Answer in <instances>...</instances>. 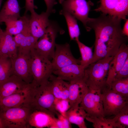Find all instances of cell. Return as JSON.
Wrapping results in <instances>:
<instances>
[{
    "mask_svg": "<svg viewBox=\"0 0 128 128\" xmlns=\"http://www.w3.org/2000/svg\"><path fill=\"white\" fill-rule=\"evenodd\" d=\"M116 115L113 118L108 119L102 116L96 117L87 115L85 119L92 123L94 128H117L115 122Z\"/></svg>",
    "mask_w": 128,
    "mask_h": 128,
    "instance_id": "obj_27",
    "label": "cell"
},
{
    "mask_svg": "<svg viewBox=\"0 0 128 128\" xmlns=\"http://www.w3.org/2000/svg\"><path fill=\"white\" fill-rule=\"evenodd\" d=\"M18 50L14 37L3 31L0 26V57L14 59L17 55Z\"/></svg>",
    "mask_w": 128,
    "mask_h": 128,
    "instance_id": "obj_20",
    "label": "cell"
},
{
    "mask_svg": "<svg viewBox=\"0 0 128 128\" xmlns=\"http://www.w3.org/2000/svg\"><path fill=\"white\" fill-rule=\"evenodd\" d=\"M0 128H3V127L0 119Z\"/></svg>",
    "mask_w": 128,
    "mask_h": 128,
    "instance_id": "obj_38",
    "label": "cell"
},
{
    "mask_svg": "<svg viewBox=\"0 0 128 128\" xmlns=\"http://www.w3.org/2000/svg\"><path fill=\"white\" fill-rule=\"evenodd\" d=\"M11 59L0 57V83L6 80L11 75Z\"/></svg>",
    "mask_w": 128,
    "mask_h": 128,
    "instance_id": "obj_30",
    "label": "cell"
},
{
    "mask_svg": "<svg viewBox=\"0 0 128 128\" xmlns=\"http://www.w3.org/2000/svg\"><path fill=\"white\" fill-rule=\"evenodd\" d=\"M110 88L123 96L128 98V77L114 78L111 83Z\"/></svg>",
    "mask_w": 128,
    "mask_h": 128,
    "instance_id": "obj_29",
    "label": "cell"
},
{
    "mask_svg": "<svg viewBox=\"0 0 128 128\" xmlns=\"http://www.w3.org/2000/svg\"><path fill=\"white\" fill-rule=\"evenodd\" d=\"M113 57L109 56L101 59L85 69L83 78L89 88L101 91L109 87L106 82V76L109 64Z\"/></svg>",
    "mask_w": 128,
    "mask_h": 128,
    "instance_id": "obj_2",
    "label": "cell"
},
{
    "mask_svg": "<svg viewBox=\"0 0 128 128\" xmlns=\"http://www.w3.org/2000/svg\"><path fill=\"white\" fill-rule=\"evenodd\" d=\"M60 29L56 22L50 20L43 35L36 43L34 49L40 55L50 60L52 59L55 48V40Z\"/></svg>",
    "mask_w": 128,
    "mask_h": 128,
    "instance_id": "obj_6",
    "label": "cell"
},
{
    "mask_svg": "<svg viewBox=\"0 0 128 128\" xmlns=\"http://www.w3.org/2000/svg\"><path fill=\"white\" fill-rule=\"evenodd\" d=\"M30 68L33 82L37 86L47 81L54 71L51 61L34 49L30 52Z\"/></svg>",
    "mask_w": 128,
    "mask_h": 128,
    "instance_id": "obj_4",
    "label": "cell"
},
{
    "mask_svg": "<svg viewBox=\"0 0 128 128\" xmlns=\"http://www.w3.org/2000/svg\"><path fill=\"white\" fill-rule=\"evenodd\" d=\"M49 80L55 98L68 100L69 83L52 74Z\"/></svg>",
    "mask_w": 128,
    "mask_h": 128,
    "instance_id": "obj_22",
    "label": "cell"
},
{
    "mask_svg": "<svg viewBox=\"0 0 128 128\" xmlns=\"http://www.w3.org/2000/svg\"><path fill=\"white\" fill-rule=\"evenodd\" d=\"M35 86L32 82L22 91L2 98L0 100V109L21 107L30 108Z\"/></svg>",
    "mask_w": 128,
    "mask_h": 128,
    "instance_id": "obj_11",
    "label": "cell"
},
{
    "mask_svg": "<svg viewBox=\"0 0 128 128\" xmlns=\"http://www.w3.org/2000/svg\"><path fill=\"white\" fill-rule=\"evenodd\" d=\"M46 6V12L50 14L54 13L55 10L53 9L54 6L57 4L56 0H44Z\"/></svg>",
    "mask_w": 128,
    "mask_h": 128,
    "instance_id": "obj_35",
    "label": "cell"
},
{
    "mask_svg": "<svg viewBox=\"0 0 128 128\" xmlns=\"http://www.w3.org/2000/svg\"><path fill=\"white\" fill-rule=\"evenodd\" d=\"M128 57V46L126 43H123L109 64L106 82L110 88L112 82Z\"/></svg>",
    "mask_w": 128,
    "mask_h": 128,
    "instance_id": "obj_15",
    "label": "cell"
},
{
    "mask_svg": "<svg viewBox=\"0 0 128 128\" xmlns=\"http://www.w3.org/2000/svg\"><path fill=\"white\" fill-rule=\"evenodd\" d=\"M99 6L94 10L126 20L128 14V0H100Z\"/></svg>",
    "mask_w": 128,
    "mask_h": 128,
    "instance_id": "obj_12",
    "label": "cell"
},
{
    "mask_svg": "<svg viewBox=\"0 0 128 128\" xmlns=\"http://www.w3.org/2000/svg\"><path fill=\"white\" fill-rule=\"evenodd\" d=\"M116 115L117 118L115 123L117 128H128V105L123 107Z\"/></svg>",
    "mask_w": 128,
    "mask_h": 128,
    "instance_id": "obj_31",
    "label": "cell"
},
{
    "mask_svg": "<svg viewBox=\"0 0 128 128\" xmlns=\"http://www.w3.org/2000/svg\"><path fill=\"white\" fill-rule=\"evenodd\" d=\"M104 116L116 115L128 105V98L107 87L101 91Z\"/></svg>",
    "mask_w": 128,
    "mask_h": 128,
    "instance_id": "obj_8",
    "label": "cell"
},
{
    "mask_svg": "<svg viewBox=\"0 0 128 128\" xmlns=\"http://www.w3.org/2000/svg\"><path fill=\"white\" fill-rule=\"evenodd\" d=\"M122 32L123 33L125 36H128V19H126L124 24Z\"/></svg>",
    "mask_w": 128,
    "mask_h": 128,
    "instance_id": "obj_37",
    "label": "cell"
},
{
    "mask_svg": "<svg viewBox=\"0 0 128 128\" xmlns=\"http://www.w3.org/2000/svg\"><path fill=\"white\" fill-rule=\"evenodd\" d=\"M62 10L69 13L82 23L87 31L91 29L87 25L91 6L93 5L90 1L86 0H58Z\"/></svg>",
    "mask_w": 128,
    "mask_h": 128,
    "instance_id": "obj_7",
    "label": "cell"
},
{
    "mask_svg": "<svg viewBox=\"0 0 128 128\" xmlns=\"http://www.w3.org/2000/svg\"><path fill=\"white\" fill-rule=\"evenodd\" d=\"M55 99L48 80L34 87L30 108L46 110L56 115L58 112L55 108Z\"/></svg>",
    "mask_w": 128,
    "mask_h": 128,
    "instance_id": "obj_5",
    "label": "cell"
},
{
    "mask_svg": "<svg viewBox=\"0 0 128 128\" xmlns=\"http://www.w3.org/2000/svg\"><path fill=\"white\" fill-rule=\"evenodd\" d=\"M21 9L17 0H7L0 11V23L19 18Z\"/></svg>",
    "mask_w": 128,
    "mask_h": 128,
    "instance_id": "obj_21",
    "label": "cell"
},
{
    "mask_svg": "<svg viewBox=\"0 0 128 128\" xmlns=\"http://www.w3.org/2000/svg\"><path fill=\"white\" fill-rule=\"evenodd\" d=\"M122 20L101 13L97 18H89L87 25L94 30L95 36L91 64L105 57L114 56L121 45L127 43L128 37L123 33Z\"/></svg>",
    "mask_w": 128,
    "mask_h": 128,
    "instance_id": "obj_1",
    "label": "cell"
},
{
    "mask_svg": "<svg viewBox=\"0 0 128 128\" xmlns=\"http://www.w3.org/2000/svg\"><path fill=\"white\" fill-rule=\"evenodd\" d=\"M14 38L18 50L26 52H30L37 41L29 29L14 36Z\"/></svg>",
    "mask_w": 128,
    "mask_h": 128,
    "instance_id": "obj_24",
    "label": "cell"
},
{
    "mask_svg": "<svg viewBox=\"0 0 128 128\" xmlns=\"http://www.w3.org/2000/svg\"><path fill=\"white\" fill-rule=\"evenodd\" d=\"M79 105L88 115L104 117L101 91L100 90L89 88Z\"/></svg>",
    "mask_w": 128,
    "mask_h": 128,
    "instance_id": "obj_9",
    "label": "cell"
},
{
    "mask_svg": "<svg viewBox=\"0 0 128 128\" xmlns=\"http://www.w3.org/2000/svg\"><path fill=\"white\" fill-rule=\"evenodd\" d=\"M29 84L19 77L14 75H11L0 83V100L4 97L22 91Z\"/></svg>",
    "mask_w": 128,
    "mask_h": 128,
    "instance_id": "obj_18",
    "label": "cell"
},
{
    "mask_svg": "<svg viewBox=\"0 0 128 128\" xmlns=\"http://www.w3.org/2000/svg\"><path fill=\"white\" fill-rule=\"evenodd\" d=\"M51 61L54 71L73 64H80V60L75 58L71 51L70 45L56 44L55 51Z\"/></svg>",
    "mask_w": 128,
    "mask_h": 128,
    "instance_id": "obj_13",
    "label": "cell"
},
{
    "mask_svg": "<svg viewBox=\"0 0 128 128\" xmlns=\"http://www.w3.org/2000/svg\"><path fill=\"white\" fill-rule=\"evenodd\" d=\"M31 110L28 119L30 127L50 128L55 118L54 113L43 109H33Z\"/></svg>",
    "mask_w": 128,
    "mask_h": 128,
    "instance_id": "obj_16",
    "label": "cell"
},
{
    "mask_svg": "<svg viewBox=\"0 0 128 128\" xmlns=\"http://www.w3.org/2000/svg\"><path fill=\"white\" fill-rule=\"evenodd\" d=\"M29 27L31 33L37 40L45 34L50 20L49 17L50 14L46 12L38 14L35 11L30 12Z\"/></svg>",
    "mask_w": 128,
    "mask_h": 128,
    "instance_id": "obj_14",
    "label": "cell"
},
{
    "mask_svg": "<svg viewBox=\"0 0 128 128\" xmlns=\"http://www.w3.org/2000/svg\"><path fill=\"white\" fill-rule=\"evenodd\" d=\"M30 52L18 50L17 56L11 59V75L19 77L27 84L31 83L33 80L30 70Z\"/></svg>",
    "mask_w": 128,
    "mask_h": 128,
    "instance_id": "obj_10",
    "label": "cell"
},
{
    "mask_svg": "<svg viewBox=\"0 0 128 128\" xmlns=\"http://www.w3.org/2000/svg\"><path fill=\"white\" fill-rule=\"evenodd\" d=\"M29 18L27 16L24 14L17 19L5 21L4 22L6 26L5 31L14 36L29 29Z\"/></svg>",
    "mask_w": 128,
    "mask_h": 128,
    "instance_id": "obj_23",
    "label": "cell"
},
{
    "mask_svg": "<svg viewBox=\"0 0 128 128\" xmlns=\"http://www.w3.org/2000/svg\"><path fill=\"white\" fill-rule=\"evenodd\" d=\"M25 1L24 14H26L29 11L31 12L35 11L34 9L37 8V7L34 5V0H25Z\"/></svg>",
    "mask_w": 128,
    "mask_h": 128,
    "instance_id": "obj_36",
    "label": "cell"
},
{
    "mask_svg": "<svg viewBox=\"0 0 128 128\" xmlns=\"http://www.w3.org/2000/svg\"><path fill=\"white\" fill-rule=\"evenodd\" d=\"M55 104L56 111L62 115L65 116L66 112L70 108L68 100L55 98Z\"/></svg>",
    "mask_w": 128,
    "mask_h": 128,
    "instance_id": "obj_33",
    "label": "cell"
},
{
    "mask_svg": "<svg viewBox=\"0 0 128 128\" xmlns=\"http://www.w3.org/2000/svg\"><path fill=\"white\" fill-rule=\"evenodd\" d=\"M2 0H0V7L2 1ZM1 24V23L0 22V25Z\"/></svg>",
    "mask_w": 128,
    "mask_h": 128,
    "instance_id": "obj_39",
    "label": "cell"
},
{
    "mask_svg": "<svg viewBox=\"0 0 128 128\" xmlns=\"http://www.w3.org/2000/svg\"><path fill=\"white\" fill-rule=\"evenodd\" d=\"M85 69L80 64H73L53 71L58 78L69 82L83 78Z\"/></svg>",
    "mask_w": 128,
    "mask_h": 128,
    "instance_id": "obj_19",
    "label": "cell"
},
{
    "mask_svg": "<svg viewBox=\"0 0 128 128\" xmlns=\"http://www.w3.org/2000/svg\"><path fill=\"white\" fill-rule=\"evenodd\" d=\"M59 13L65 18L70 40L76 41L79 40L80 32L77 20L69 13L62 9L60 11Z\"/></svg>",
    "mask_w": 128,
    "mask_h": 128,
    "instance_id": "obj_26",
    "label": "cell"
},
{
    "mask_svg": "<svg viewBox=\"0 0 128 128\" xmlns=\"http://www.w3.org/2000/svg\"><path fill=\"white\" fill-rule=\"evenodd\" d=\"M87 114L79 105L70 107L66 112L65 116L71 124L77 125L79 128H87L85 119Z\"/></svg>",
    "mask_w": 128,
    "mask_h": 128,
    "instance_id": "obj_25",
    "label": "cell"
},
{
    "mask_svg": "<svg viewBox=\"0 0 128 128\" xmlns=\"http://www.w3.org/2000/svg\"><path fill=\"white\" fill-rule=\"evenodd\" d=\"M69 83L68 101L70 108L79 105L89 88L83 78Z\"/></svg>",
    "mask_w": 128,
    "mask_h": 128,
    "instance_id": "obj_17",
    "label": "cell"
},
{
    "mask_svg": "<svg viewBox=\"0 0 128 128\" xmlns=\"http://www.w3.org/2000/svg\"><path fill=\"white\" fill-rule=\"evenodd\" d=\"M56 115L58 118H55L50 128H71V123L65 116L59 113Z\"/></svg>",
    "mask_w": 128,
    "mask_h": 128,
    "instance_id": "obj_32",
    "label": "cell"
},
{
    "mask_svg": "<svg viewBox=\"0 0 128 128\" xmlns=\"http://www.w3.org/2000/svg\"><path fill=\"white\" fill-rule=\"evenodd\" d=\"M78 46L81 56L80 64L84 69L91 64L92 59L93 46L89 47L81 42L79 40L76 41Z\"/></svg>",
    "mask_w": 128,
    "mask_h": 128,
    "instance_id": "obj_28",
    "label": "cell"
},
{
    "mask_svg": "<svg viewBox=\"0 0 128 128\" xmlns=\"http://www.w3.org/2000/svg\"><path fill=\"white\" fill-rule=\"evenodd\" d=\"M127 77H128V57L114 78L121 79Z\"/></svg>",
    "mask_w": 128,
    "mask_h": 128,
    "instance_id": "obj_34",
    "label": "cell"
},
{
    "mask_svg": "<svg viewBox=\"0 0 128 128\" xmlns=\"http://www.w3.org/2000/svg\"><path fill=\"white\" fill-rule=\"evenodd\" d=\"M0 119L3 128H28L31 109L25 107L0 109Z\"/></svg>",
    "mask_w": 128,
    "mask_h": 128,
    "instance_id": "obj_3",
    "label": "cell"
}]
</instances>
